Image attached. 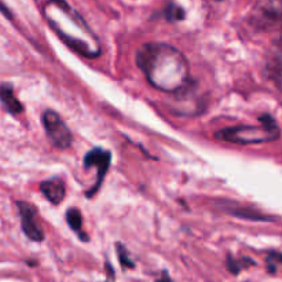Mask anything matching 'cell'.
<instances>
[{
  "instance_id": "8992f818",
  "label": "cell",
  "mask_w": 282,
  "mask_h": 282,
  "mask_svg": "<svg viewBox=\"0 0 282 282\" xmlns=\"http://www.w3.org/2000/svg\"><path fill=\"white\" fill-rule=\"evenodd\" d=\"M17 209L21 216V226L25 236L31 241L41 242L44 240V230L39 221V214L36 206L26 201H17Z\"/></svg>"
},
{
  "instance_id": "3957f363",
  "label": "cell",
  "mask_w": 282,
  "mask_h": 282,
  "mask_svg": "<svg viewBox=\"0 0 282 282\" xmlns=\"http://www.w3.org/2000/svg\"><path fill=\"white\" fill-rule=\"evenodd\" d=\"M260 125H238L227 127L215 132V138L234 145H259L277 141L281 132L275 119L268 113L259 117Z\"/></svg>"
},
{
  "instance_id": "ba28073f",
  "label": "cell",
  "mask_w": 282,
  "mask_h": 282,
  "mask_svg": "<svg viewBox=\"0 0 282 282\" xmlns=\"http://www.w3.org/2000/svg\"><path fill=\"white\" fill-rule=\"evenodd\" d=\"M40 191L53 205H60L66 194V184L62 178L53 176L40 183Z\"/></svg>"
},
{
  "instance_id": "2e32d148",
  "label": "cell",
  "mask_w": 282,
  "mask_h": 282,
  "mask_svg": "<svg viewBox=\"0 0 282 282\" xmlns=\"http://www.w3.org/2000/svg\"><path fill=\"white\" fill-rule=\"evenodd\" d=\"M281 262L282 256L280 252H270V253H268V258H267V271H268L270 274H275V271H277L278 266L281 264Z\"/></svg>"
},
{
  "instance_id": "5b68a950",
  "label": "cell",
  "mask_w": 282,
  "mask_h": 282,
  "mask_svg": "<svg viewBox=\"0 0 282 282\" xmlns=\"http://www.w3.org/2000/svg\"><path fill=\"white\" fill-rule=\"evenodd\" d=\"M110 161H112V153L109 152L107 149H103V147H92L91 150H88L87 154L84 156L83 165L85 169L97 168L95 184L85 193V196L88 199L94 197L95 193L100 190V187L103 183V179L107 175V171H109V167H110Z\"/></svg>"
},
{
  "instance_id": "30bf717a",
  "label": "cell",
  "mask_w": 282,
  "mask_h": 282,
  "mask_svg": "<svg viewBox=\"0 0 282 282\" xmlns=\"http://www.w3.org/2000/svg\"><path fill=\"white\" fill-rule=\"evenodd\" d=\"M226 212L234 215L237 218H242V219H249V221H262V222H273L278 221L270 215H264L263 212H260L255 208H251V206H241V205H234L233 208L231 206H226L224 208Z\"/></svg>"
},
{
  "instance_id": "9a60e30c",
  "label": "cell",
  "mask_w": 282,
  "mask_h": 282,
  "mask_svg": "<svg viewBox=\"0 0 282 282\" xmlns=\"http://www.w3.org/2000/svg\"><path fill=\"white\" fill-rule=\"evenodd\" d=\"M116 252H117V258L120 260V264L124 268H134L135 267V263L131 259L130 252L121 242H116Z\"/></svg>"
},
{
  "instance_id": "6da1fadb",
  "label": "cell",
  "mask_w": 282,
  "mask_h": 282,
  "mask_svg": "<svg viewBox=\"0 0 282 282\" xmlns=\"http://www.w3.org/2000/svg\"><path fill=\"white\" fill-rule=\"evenodd\" d=\"M138 68L145 73L153 88L172 92L182 90L191 81L189 61L182 51L167 43H147L138 48Z\"/></svg>"
},
{
  "instance_id": "52a82bcc",
  "label": "cell",
  "mask_w": 282,
  "mask_h": 282,
  "mask_svg": "<svg viewBox=\"0 0 282 282\" xmlns=\"http://www.w3.org/2000/svg\"><path fill=\"white\" fill-rule=\"evenodd\" d=\"M281 17V0H262L256 7L252 22L256 28L267 29L280 21Z\"/></svg>"
},
{
  "instance_id": "277c9868",
  "label": "cell",
  "mask_w": 282,
  "mask_h": 282,
  "mask_svg": "<svg viewBox=\"0 0 282 282\" xmlns=\"http://www.w3.org/2000/svg\"><path fill=\"white\" fill-rule=\"evenodd\" d=\"M41 120H43L47 137L54 147H57L60 150H66L72 146V142H73L72 131L69 130L68 124L65 122L60 113L48 109L43 113Z\"/></svg>"
},
{
  "instance_id": "7a4b0ae2",
  "label": "cell",
  "mask_w": 282,
  "mask_h": 282,
  "mask_svg": "<svg viewBox=\"0 0 282 282\" xmlns=\"http://www.w3.org/2000/svg\"><path fill=\"white\" fill-rule=\"evenodd\" d=\"M43 14L48 26L70 50L85 58H97L102 54L98 36L65 0H48Z\"/></svg>"
},
{
  "instance_id": "ac0fdd59",
  "label": "cell",
  "mask_w": 282,
  "mask_h": 282,
  "mask_svg": "<svg viewBox=\"0 0 282 282\" xmlns=\"http://www.w3.org/2000/svg\"><path fill=\"white\" fill-rule=\"evenodd\" d=\"M215 1H224V0H215Z\"/></svg>"
},
{
  "instance_id": "4fadbf2b",
  "label": "cell",
  "mask_w": 282,
  "mask_h": 282,
  "mask_svg": "<svg viewBox=\"0 0 282 282\" xmlns=\"http://www.w3.org/2000/svg\"><path fill=\"white\" fill-rule=\"evenodd\" d=\"M226 264H227V268L233 275H238L244 268L256 266V263L249 258H238V259H236L231 255L227 256V263Z\"/></svg>"
},
{
  "instance_id": "7c38bea8",
  "label": "cell",
  "mask_w": 282,
  "mask_h": 282,
  "mask_svg": "<svg viewBox=\"0 0 282 282\" xmlns=\"http://www.w3.org/2000/svg\"><path fill=\"white\" fill-rule=\"evenodd\" d=\"M267 66H268L270 76L271 79H274L275 85L280 88V84H281V47H280V43H277L275 53H271V61H268Z\"/></svg>"
},
{
  "instance_id": "8fae6325",
  "label": "cell",
  "mask_w": 282,
  "mask_h": 282,
  "mask_svg": "<svg viewBox=\"0 0 282 282\" xmlns=\"http://www.w3.org/2000/svg\"><path fill=\"white\" fill-rule=\"evenodd\" d=\"M66 222H68L69 227L73 230L77 236L80 237L81 241H85V242L90 241L88 236L81 231V230H83V215L80 212V209H77V208H69L68 211H66Z\"/></svg>"
},
{
  "instance_id": "9c48e42d",
  "label": "cell",
  "mask_w": 282,
  "mask_h": 282,
  "mask_svg": "<svg viewBox=\"0 0 282 282\" xmlns=\"http://www.w3.org/2000/svg\"><path fill=\"white\" fill-rule=\"evenodd\" d=\"M0 101L3 102L8 113L11 115H20L23 112V105L21 103V101L17 100L11 84L4 83L0 85Z\"/></svg>"
},
{
  "instance_id": "e0dca14e",
  "label": "cell",
  "mask_w": 282,
  "mask_h": 282,
  "mask_svg": "<svg viewBox=\"0 0 282 282\" xmlns=\"http://www.w3.org/2000/svg\"><path fill=\"white\" fill-rule=\"evenodd\" d=\"M0 11H1V13H3L4 16L7 17L8 20H13V14H11V11H10V10H8V8L6 7V6H4L3 3H1V1H0Z\"/></svg>"
},
{
  "instance_id": "5bb4252c",
  "label": "cell",
  "mask_w": 282,
  "mask_h": 282,
  "mask_svg": "<svg viewBox=\"0 0 282 282\" xmlns=\"http://www.w3.org/2000/svg\"><path fill=\"white\" fill-rule=\"evenodd\" d=\"M165 18L169 22H181L186 18V11L182 6L176 4V3H169L165 8Z\"/></svg>"
}]
</instances>
